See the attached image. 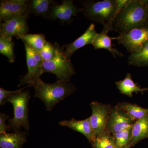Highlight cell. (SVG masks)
<instances>
[{
  "mask_svg": "<svg viewBox=\"0 0 148 148\" xmlns=\"http://www.w3.org/2000/svg\"><path fill=\"white\" fill-rule=\"evenodd\" d=\"M115 106L124 111L134 121L148 115V108H142L136 104L122 102Z\"/></svg>",
  "mask_w": 148,
  "mask_h": 148,
  "instance_id": "ffe728a7",
  "label": "cell"
},
{
  "mask_svg": "<svg viewBox=\"0 0 148 148\" xmlns=\"http://www.w3.org/2000/svg\"><path fill=\"white\" fill-rule=\"evenodd\" d=\"M148 138V115L136 121L132 126L131 147Z\"/></svg>",
  "mask_w": 148,
  "mask_h": 148,
  "instance_id": "ac0fdd59",
  "label": "cell"
},
{
  "mask_svg": "<svg viewBox=\"0 0 148 148\" xmlns=\"http://www.w3.org/2000/svg\"><path fill=\"white\" fill-rule=\"evenodd\" d=\"M82 8H79L74 4L73 1L64 0L61 4H53L51 8L48 19L54 20L58 19L62 23H71L74 16L78 13L83 12Z\"/></svg>",
  "mask_w": 148,
  "mask_h": 148,
  "instance_id": "30bf717a",
  "label": "cell"
},
{
  "mask_svg": "<svg viewBox=\"0 0 148 148\" xmlns=\"http://www.w3.org/2000/svg\"><path fill=\"white\" fill-rule=\"evenodd\" d=\"M30 86H32L30 85H27L25 87L22 88L18 90H14V91H8V90H6L5 89L1 88H0V105L1 106L4 105L6 103V100L9 96L17 93V92H20L26 88L30 87Z\"/></svg>",
  "mask_w": 148,
  "mask_h": 148,
  "instance_id": "4316f807",
  "label": "cell"
},
{
  "mask_svg": "<svg viewBox=\"0 0 148 148\" xmlns=\"http://www.w3.org/2000/svg\"><path fill=\"white\" fill-rule=\"evenodd\" d=\"M147 15H148V1L147 3Z\"/></svg>",
  "mask_w": 148,
  "mask_h": 148,
  "instance_id": "f1b7e54d",
  "label": "cell"
},
{
  "mask_svg": "<svg viewBox=\"0 0 148 148\" xmlns=\"http://www.w3.org/2000/svg\"><path fill=\"white\" fill-rule=\"evenodd\" d=\"M90 106L92 114L89 117V121L96 137L107 130L112 106L95 101L90 103Z\"/></svg>",
  "mask_w": 148,
  "mask_h": 148,
  "instance_id": "52a82bcc",
  "label": "cell"
},
{
  "mask_svg": "<svg viewBox=\"0 0 148 148\" xmlns=\"http://www.w3.org/2000/svg\"><path fill=\"white\" fill-rule=\"evenodd\" d=\"M90 143L93 148H115L113 135L107 130L96 136Z\"/></svg>",
  "mask_w": 148,
  "mask_h": 148,
  "instance_id": "603a6c76",
  "label": "cell"
},
{
  "mask_svg": "<svg viewBox=\"0 0 148 148\" xmlns=\"http://www.w3.org/2000/svg\"><path fill=\"white\" fill-rule=\"evenodd\" d=\"M148 0H131L117 15L112 31L120 34L148 26Z\"/></svg>",
  "mask_w": 148,
  "mask_h": 148,
  "instance_id": "6da1fadb",
  "label": "cell"
},
{
  "mask_svg": "<svg viewBox=\"0 0 148 148\" xmlns=\"http://www.w3.org/2000/svg\"><path fill=\"white\" fill-rule=\"evenodd\" d=\"M9 118V116L6 114H0V133H5L7 130H10L9 125L5 123L6 121Z\"/></svg>",
  "mask_w": 148,
  "mask_h": 148,
  "instance_id": "83f0119b",
  "label": "cell"
},
{
  "mask_svg": "<svg viewBox=\"0 0 148 148\" xmlns=\"http://www.w3.org/2000/svg\"><path fill=\"white\" fill-rule=\"evenodd\" d=\"M14 43L12 40L0 36V53L6 56L10 63L15 61V55L14 48Z\"/></svg>",
  "mask_w": 148,
  "mask_h": 148,
  "instance_id": "d4e9b609",
  "label": "cell"
},
{
  "mask_svg": "<svg viewBox=\"0 0 148 148\" xmlns=\"http://www.w3.org/2000/svg\"><path fill=\"white\" fill-rule=\"evenodd\" d=\"M120 45L130 53L139 51L148 40V26L132 29L129 32L113 37Z\"/></svg>",
  "mask_w": 148,
  "mask_h": 148,
  "instance_id": "8992f818",
  "label": "cell"
},
{
  "mask_svg": "<svg viewBox=\"0 0 148 148\" xmlns=\"http://www.w3.org/2000/svg\"><path fill=\"white\" fill-rule=\"evenodd\" d=\"M117 88L121 94L132 98L133 92L138 93L140 92L143 95L144 92L148 90V87L142 88L135 83L132 79L131 75L129 73L126 74L124 79L116 82L115 83Z\"/></svg>",
  "mask_w": 148,
  "mask_h": 148,
  "instance_id": "2e32d148",
  "label": "cell"
},
{
  "mask_svg": "<svg viewBox=\"0 0 148 148\" xmlns=\"http://www.w3.org/2000/svg\"><path fill=\"white\" fill-rule=\"evenodd\" d=\"M27 132L21 131L13 133H0L1 148H21L27 141Z\"/></svg>",
  "mask_w": 148,
  "mask_h": 148,
  "instance_id": "9a60e30c",
  "label": "cell"
},
{
  "mask_svg": "<svg viewBox=\"0 0 148 148\" xmlns=\"http://www.w3.org/2000/svg\"><path fill=\"white\" fill-rule=\"evenodd\" d=\"M30 97L29 90H24L11 95L6 100V103L9 102L13 106L14 116L9 120L8 125L14 132L20 131L21 127L27 131L30 129L28 103Z\"/></svg>",
  "mask_w": 148,
  "mask_h": 148,
  "instance_id": "277c9868",
  "label": "cell"
},
{
  "mask_svg": "<svg viewBox=\"0 0 148 148\" xmlns=\"http://www.w3.org/2000/svg\"><path fill=\"white\" fill-rule=\"evenodd\" d=\"M109 32L103 30L101 33L98 34L93 40L92 45L94 49H106L108 50L114 58L116 56L119 57L123 56V53L120 52L116 49L114 48L112 43V38L108 35Z\"/></svg>",
  "mask_w": 148,
  "mask_h": 148,
  "instance_id": "e0dca14e",
  "label": "cell"
},
{
  "mask_svg": "<svg viewBox=\"0 0 148 148\" xmlns=\"http://www.w3.org/2000/svg\"><path fill=\"white\" fill-rule=\"evenodd\" d=\"M59 125L80 132L86 137L90 143L96 137L89 121V117L82 120H77L73 118L70 120L62 121L59 122Z\"/></svg>",
  "mask_w": 148,
  "mask_h": 148,
  "instance_id": "5bb4252c",
  "label": "cell"
},
{
  "mask_svg": "<svg viewBox=\"0 0 148 148\" xmlns=\"http://www.w3.org/2000/svg\"><path fill=\"white\" fill-rule=\"evenodd\" d=\"M128 65L138 67H148V40L139 51L130 53Z\"/></svg>",
  "mask_w": 148,
  "mask_h": 148,
  "instance_id": "44dd1931",
  "label": "cell"
},
{
  "mask_svg": "<svg viewBox=\"0 0 148 148\" xmlns=\"http://www.w3.org/2000/svg\"><path fill=\"white\" fill-rule=\"evenodd\" d=\"M26 50V58L28 72L26 75L22 76L19 81L18 87L24 85H30L34 87L40 78L43 73L42 64L38 62L32 55L30 47L25 42L23 41Z\"/></svg>",
  "mask_w": 148,
  "mask_h": 148,
  "instance_id": "8fae6325",
  "label": "cell"
},
{
  "mask_svg": "<svg viewBox=\"0 0 148 148\" xmlns=\"http://www.w3.org/2000/svg\"><path fill=\"white\" fill-rule=\"evenodd\" d=\"M34 96L44 103L46 110H52L54 106L71 94L76 88L73 84L69 82L57 81L53 84L44 82L40 79L34 86Z\"/></svg>",
  "mask_w": 148,
  "mask_h": 148,
  "instance_id": "3957f363",
  "label": "cell"
},
{
  "mask_svg": "<svg viewBox=\"0 0 148 148\" xmlns=\"http://www.w3.org/2000/svg\"><path fill=\"white\" fill-rule=\"evenodd\" d=\"M132 125L124 130L112 134L113 137L115 148H131V139Z\"/></svg>",
  "mask_w": 148,
  "mask_h": 148,
  "instance_id": "7402d4cb",
  "label": "cell"
},
{
  "mask_svg": "<svg viewBox=\"0 0 148 148\" xmlns=\"http://www.w3.org/2000/svg\"><path fill=\"white\" fill-rule=\"evenodd\" d=\"M31 47L40 52L45 44L46 40L44 35L42 34H26L20 38Z\"/></svg>",
  "mask_w": 148,
  "mask_h": 148,
  "instance_id": "cb8c5ba5",
  "label": "cell"
},
{
  "mask_svg": "<svg viewBox=\"0 0 148 148\" xmlns=\"http://www.w3.org/2000/svg\"><path fill=\"white\" fill-rule=\"evenodd\" d=\"M30 1L3 0L0 2V21L13 17L25 16L29 17Z\"/></svg>",
  "mask_w": 148,
  "mask_h": 148,
  "instance_id": "ba28073f",
  "label": "cell"
},
{
  "mask_svg": "<svg viewBox=\"0 0 148 148\" xmlns=\"http://www.w3.org/2000/svg\"></svg>",
  "mask_w": 148,
  "mask_h": 148,
  "instance_id": "f546056e",
  "label": "cell"
},
{
  "mask_svg": "<svg viewBox=\"0 0 148 148\" xmlns=\"http://www.w3.org/2000/svg\"><path fill=\"white\" fill-rule=\"evenodd\" d=\"M135 122L124 111L116 106L112 107L107 130L111 134H114L131 127Z\"/></svg>",
  "mask_w": 148,
  "mask_h": 148,
  "instance_id": "7c38bea8",
  "label": "cell"
},
{
  "mask_svg": "<svg viewBox=\"0 0 148 148\" xmlns=\"http://www.w3.org/2000/svg\"><path fill=\"white\" fill-rule=\"evenodd\" d=\"M83 12L86 17L102 24L103 30L112 31L113 23L122 9L117 7L116 0L86 1L82 2Z\"/></svg>",
  "mask_w": 148,
  "mask_h": 148,
  "instance_id": "7a4b0ae2",
  "label": "cell"
},
{
  "mask_svg": "<svg viewBox=\"0 0 148 148\" xmlns=\"http://www.w3.org/2000/svg\"><path fill=\"white\" fill-rule=\"evenodd\" d=\"M98 34L95 30V25L93 23H91L80 36L73 42L62 46L64 48L66 49V50H64V54L66 58L71 60L72 55L77 50L86 45H92L93 40Z\"/></svg>",
  "mask_w": 148,
  "mask_h": 148,
  "instance_id": "4fadbf2b",
  "label": "cell"
},
{
  "mask_svg": "<svg viewBox=\"0 0 148 148\" xmlns=\"http://www.w3.org/2000/svg\"><path fill=\"white\" fill-rule=\"evenodd\" d=\"M55 48V55L49 61L42 63L43 73H51L56 76L57 81L69 82L72 76L75 75V69L71 60L67 59L64 54V48L58 43L53 45Z\"/></svg>",
  "mask_w": 148,
  "mask_h": 148,
  "instance_id": "5b68a950",
  "label": "cell"
},
{
  "mask_svg": "<svg viewBox=\"0 0 148 148\" xmlns=\"http://www.w3.org/2000/svg\"><path fill=\"white\" fill-rule=\"evenodd\" d=\"M56 3L52 0H32L30 1L29 11L36 16L48 18L51 5Z\"/></svg>",
  "mask_w": 148,
  "mask_h": 148,
  "instance_id": "d6986e66",
  "label": "cell"
},
{
  "mask_svg": "<svg viewBox=\"0 0 148 148\" xmlns=\"http://www.w3.org/2000/svg\"><path fill=\"white\" fill-rule=\"evenodd\" d=\"M28 18L27 16H19L3 21L0 25V36L10 40H12L13 36L20 39L29 32L27 21Z\"/></svg>",
  "mask_w": 148,
  "mask_h": 148,
  "instance_id": "9c48e42d",
  "label": "cell"
},
{
  "mask_svg": "<svg viewBox=\"0 0 148 148\" xmlns=\"http://www.w3.org/2000/svg\"><path fill=\"white\" fill-rule=\"evenodd\" d=\"M39 52L43 61H49L55 55V48L53 45L46 41L42 49Z\"/></svg>",
  "mask_w": 148,
  "mask_h": 148,
  "instance_id": "484cf974",
  "label": "cell"
}]
</instances>
